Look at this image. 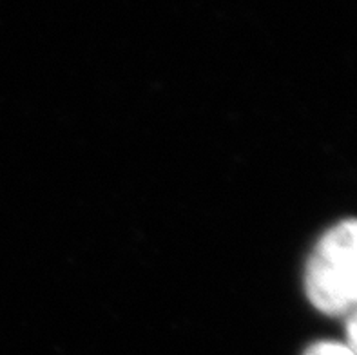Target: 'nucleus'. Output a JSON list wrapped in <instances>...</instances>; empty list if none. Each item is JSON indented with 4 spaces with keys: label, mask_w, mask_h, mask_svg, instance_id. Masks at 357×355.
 Listing matches in <instances>:
<instances>
[{
    "label": "nucleus",
    "mask_w": 357,
    "mask_h": 355,
    "mask_svg": "<svg viewBox=\"0 0 357 355\" xmlns=\"http://www.w3.org/2000/svg\"><path fill=\"white\" fill-rule=\"evenodd\" d=\"M305 355H356L347 345L335 341L316 342L305 352Z\"/></svg>",
    "instance_id": "2"
},
{
    "label": "nucleus",
    "mask_w": 357,
    "mask_h": 355,
    "mask_svg": "<svg viewBox=\"0 0 357 355\" xmlns=\"http://www.w3.org/2000/svg\"><path fill=\"white\" fill-rule=\"evenodd\" d=\"M347 347L357 355V310H354L347 321Z\"/></svg>",
    "instance_id": "3"
},
{
    "label": "nucleus",
    "mask_w": 357,
    "mask_h": 355,
    "mask_svg": "<svg viewBox=\"0 0 357 355\" xmlns=\"http://www.w3.org/2000/svg\"><path fill=\"white\" fill-rule=\"evenodd\" d=\"M307 294L328 315L357 310V220L341 221L317 243L307 266Z\"/></svg>",
    "instance_id": "1"
}]
</instances>
